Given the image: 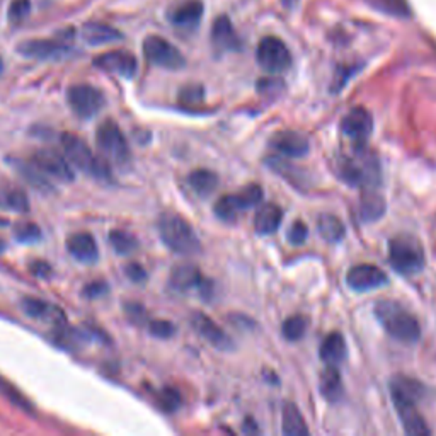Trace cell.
I'll return each instance as SVG.
<instances>
[{"label":"cell","mask_w":436,"mask_h":436,"mask_svg":"<svg viewBox=\"0 0 436 436\" xmlns=\"http://www.w3.org/2000/svg\"><path fill=\"white\" fill-rule=\"evenodd\" d=\"M375 315L393 340L410 345L421 337V325H419L418 319L399 303L382 300L376 303Z\"/></svg>","instance_id":"6da1fadb"},{"label":"cell","mask_w":436,"mask_h":436,"mask_svg":"<svg viewBox=\"0 0 436 436\" xmlns=\"http://www.w3.org/2000/svg\"><path fill=\"white\" fill-rule=\"evenodd\" d=\"M60 142L63 152H65V157L70 160L72 166L87 172L96 179H111V164L103 155H94V152L82 138L75 133H63Z\"/></svg>","instance_id":"7a4b0ae2"},{"label":"cell","mask_w":436,"mask_h":436,"mask_svg":"<svg viewBox=\"0 0 436 436\" xmlns=\"http://www.w3.org/2000/svg\"><path fill=\"white\" fill-rule=\"evenodd\" d=\"M159 234L172 252L191 256L200 251V239L193 227L177 213H164L159 218Z\"/></svg>","instance_id":"3957f363"},{"label":"cell","mask_w":436,"mask_h":436,"mask_svg":"<svg viewBox=\"0 0 436 436\" xmlns=\"http://www.w3.org/2000/svg\"><path fill=\"white\" fill-rule=\"evenodd\" d=\"M340 174L346 183L365 189H376L382 181L379 160L374 154L365 150V147H358L357 154L345 159L341 164Z\"/></svg>","instance_id":"277c9868"},{"label":"cell","mask_w":436,"mask_h":436,"mask_svg":"<svg viewBox=\"0 0 436 436\" xmlns=\"http://www.w3.org/2000/svg\"><path fill=\"white\" fill-rule=\"evenodd\" d=\"M389 261L399 274L413 276L425 268V251L416 237L401 234L389 242Z\"/></svg>","instance_id":"5b68a950"},{"label":"cell","mask_w":436,"mask_h":436,"mask_svg":"<svg viewBox=\"0 0 436 436\" xmlns=\"http://www.w3.org/2000/svg\"><path fill=\"white\" fill-rule=\"evenodd\" d=\"M96 142L101 150V155H103L111 166H128L131 160L128 140H126L120 126L116 125V121L106 120L101 123L99 128L96 131Z\"/></svg>","instance_id":"8992f818"},{"label":"cell","mask_w":436,"mask_h":436,"mask_svg":"<svg viewBox=\"0 0 436 436\" xmlns=\"http://www.w3.org/2000/svg\"><path fill=\"white\" fill-rule=\"evenodd\" d=\"M256 58L262 70L274 75L283 74L291 65L290 50L276 36L262 38L259 45H257Z\"/></svg>","instance_id":"52a82bcc"},{"label":"cell","mask_w":436,"mask_h":436,"mask_svg":"<svg viewBox=\"0 0 436 436\" xmlns=\"http://www.w3.org/2000/svg\"><path fill=\"white\" fill-rule=\"evenodd\" d=\"M143 55L150 63L167 70H179L186 65L183 53L166 38L150 35L143 40Z\"/></svg>","instance_id":"ba28073f"},{"label":"cell","mask_w":436,"mask_h":436,"mask_svg":"<svg viewBox=\"0 0 436 436\" xmlns=\"http://www.w3.org/2000/svg\"><path fill=\"white\" fill-rule=\"evenodd\" d=\"M67 101H69L72 111L79 118H92L96 116L101 109L104 108L106 99L103 91L89 84H75L67 92Z\"/></svg>","instance_id":"9c48e42d"},{"label":"cell","mask_w":436,"mask_h":436,"mask_svg":"<svg viewBox=\"0 0 436 436\" xmlns=\"http://www.w3.org/2000/svg\"><path fill=\"white\" fill-rule=\"evenodd\" d=\"M18 53L41 62H60L70 57L72 48L55 40H24L18 45Z\"/></svg>","instance_id":"30bf717a"},{"label":"cell","mask_w":436,"mask_h":436,"mask_svg":"<svg viewBox=\"0 0 436 436\" xmlns=\"http://www.w3.org/2000/svg\"><path fill=\"white\" fill-rule=\"evenodd\" d=\"M31 162L43 172L45 176L55 177V179L63 181V183H69L74 181L75 172L72 169V164L69 159L63 157L62 154H58L57 150L52 149H40L33 154Z\"/></svg>","instance_id":"8fae6325"},{"label":"cell","mask_w":436,"mask_h":436,"mask_svg":"<svg viewBox=\"0 0 436 436\" xmlns=\"http://www.w3.org/2000/svg\"><path fill=\"white\" fill-rule=\"evenodd\" d=\"M342 135L357 147H365L367 140L374 131V118L365 108H354L346 114L341 125Z\"/></svg>","instance_id":"7c38bea8"},{"label":"cell","mask_w":436,"mask_h":436,"mask_svg":"<svg viewBox=\"0 0 436 436\" xmlns=\"http://www.w3.org/2000/svg\"><path fill=\"white\" fill-rule=\"evenodd\" d=\"M94 65L97 69L109 72V74H116L125 79L135 77L138 70L137 57L128 50H113V52L99 55V57L94 58Z\"/></svg>","instance_id":"4fadbf2b"},{"label":"cell","mask_w":436,"mask_h":436,"mask_svg":"<svg viewBox=\"0 0 436 436\" xmlns=\"http://www.w3.org/2000/svg\"><path fill=\"white\" fill-rule=\"evenodd\" d=\"M346 283L354 291H370L387 283V274L374 264L353 266L346 274Z\"/></svg>","instance_id":"5bb4252c"},{"label":"cell","mask_w":436,"mask_h":436,"mask_svg":"<svg viewBox=\"0 0 436 436\" xmlns=\"http://www.w3.org/2000/svg\"><path fill=\"white\" fill-rule=\"evenodd\" d=\"M191 324L194 331L200 334L203 340L208 341L213 348L222 351L232 350L230 337H228L227 334L223 332V329L220 328L215 320H211L208 315H205L203 312H196V314H193L191 317Z\"/></svg>","instance_id":"9a60e30c"},{"label":"cell","mask_w":436,"mask_h":436,"mask_svg":"<svg viewBox=\"0 0 436 436\" xmlns=\"http://www.w3.org/2000/svg\"><path fill=\"white\" fill-rule=\"evenodd\" d=\"M271 149L286 157H303L308 152V140L297 131H279L271 138Z\"/></svg>","instance_id":"2e32d148"},{"label":"cell","mask_w":436,"mask_h":436,"mask_svg":"<svg viewBox=\"0 0 436 436\" xmlns=\"http://www.w3.org/2000/svg\"><path fill=\"white\" fill-rule=\"evenodd\" d=\"M21 307H23L24 314L29 317H35V319L46 320V323L53 324L55 328H60L65 324V315L58 307L52 306L46 300L36 298V297H24L21 300Z\"/></svg>","instance_id":"e0dca14e"},{"label":"cell","mask_w":436,"mask_h":436,"mask_svg":"<svg viewBox=\"0 0 436 436\" xmlns=\"http://www.w3.org/2000/svg\"><path fill=\"white\" fill-rule=\"evenodd\" d=\"M393 406H396L397 414H399L402 426H404V431L410 436H427L431 435V430L427 427L426 421L423 419L421 414L418 413L416 404L409 401H399V399H392Z\"/></svg>","instance_id":"ac0fdd59"},{"label":"cell","mask_w":436,"mask_h":436,"mask_svg":"<svg viewBox=\"0 0 436 436\" xmlns=\"http://www.w3.org/2000/svg\"><path fill=\"white\" fill-rule=\"evenodd\" d=\"M67 249L80 262H96L99 257V247L96 239L89 232H75L67 239Z\"/></svg>","instance_id":"d6986e66"},{"label":"cell","mask_w":436,"mask_h":436,"mask_svg":"<svg viewBox=\"0 0 436 436\" xmlns=\"http://www.w3.org/2000/svg\"><path fill=\"white\" fill-rule=\"evenodd\" d=\"M169 283H171V286L176 291H181V294L205 286V279H203L200 269L193 264H186V262L172 268Z\"/></svg>","instance_id":"ffe728a7"},{"label":"cell","mask_w":436,"mask_h":436,"mask_svg":"<svg viewBox=\"0 0 436 436\" xmlns=\"http://www.w3.org/2000/svg\"><path fill=\"white\" fill-rule=\"evenodd\" d=\"M82 38L87 45L99 46V45H108V43H114V41L123 40V33L106 23H99V21H89V23H86L82 26Z\"/></svg>","instance_id":"44dd1931"},{"label":"cell","mask_w":436,"mask_h":436,"mask_svg":"<svg viewBox=\"0 0 436 436\" xmlns=\"http://www.w3.org/2000/svg\"><path fill=\"white\" fill-rule=\"evenodd\" d=\"M203 11H205V7H203L201 0H188V2L176 7V9L169 14V19H171V23L176 24V26L191 29L200 24Z\"/></svg>","instance_id":"7402d4cb"},{"label":"cell","mask_w":436,"mask_h":436,"mask_svg":"<svg viewBox=\"0 0 436 436\" xmlns=\"http://www.w3.org/2000/svg\"><path fill=\"white\" fill-rule=\"evenodd\" d=\"M283 211L274 203H266L257 210L256 217H254V228L259 235H271L278 230L281 225Z\"/></svg>","instance_id":"603a6c76"},{"label":"cell","mask_w":436,"mask_h":436,"mask_svg":"<svg viewBox=\"0 0 436 436\" xmlns=\"http://www.w3.org/2000/svg\"><path fill=\"white\" fill-rule=\"evenodd\" d=\"M320 359L325 365H334L337 367L340 363L345 362L348 350H346V341L342 337L341 332H331L324 337L323 345L319 350Z\"/></svg>","instance_id":"cb8c5ba5"},{"label":"cell","mask_w":436,"mask_h":436,"mask_svg":"<svg viewBox=\"0 0 436 436\" xmlns=\"http://www.w3.org/2000/svg\"><path fill=\"white\" fill-rule=\"evenodd\" d=\"M211 41L217 48L222 50H237L239 46V40H237V35L234 31V26H232L230 19L227 16H218L215 19L213 28H211Z\"/></svg>","instance_id":"d4e9b609"},{"label":"cell","mask_w":436,"mask_h":436,"mask_svg":"<svg viewBox=\"0 0 436 436\" xmlns=\"http://www.w3.org/2000/svg\"><path fill=\"white\" fill-rule=\"evenodd\" d=\"M391 393L392 399L409 401L416 404L423 397V385L406 375H396L391 380Z\"/></svg>","instance_id":"484cf974"},{"label":"cell","mask_w":436,"mask_h":436,"mask_svg":"<svg viewBox=\"0 0 436 436\" xmlns=\"http://www.w3.org/2000/svg\"><path fill=\"white\" fill-rule=\"evenodd\" d=\"M319 389H320V392H323V396L329 402L341 401L342 393H345V387H342V380H341L337 367L328 365L324 368V371L320 374Z\"/></svg>","instance_id":"4316f807"},{"label":"cell","mask_w":436,"mask_h":436,"mask_svg":"<svg viewBox=\"0 0 436 436\" xmlns=\"http://www.w3.org/2000/svg\"><path fill=\"white\" fill-rule=\"evenodd\" d=\"M387 210L382 194L376 193V189H365L362 200H359V215L365 222L379 220Z\"/></svg>","instance_id":"83f0119b"},{"label":"cell","mask_w":436,"mask_h":436,"mask_svg":"<svg viewBox=\"0 0 436 436\" xmlns=\"http://www.w3.org/2000/svg\"><path fill=\"white\" fill-rule=\"evenodd\" d=\"M281 421H283V433L288 436H307L308 427L303 421V416L300 414L298 408L291 402H286L283 406L281 413Z\"/></svg>","instance_id":"f1b7e54d"},{"label":"cell","mask_w":436,"mask_h":436,"mask_svg":"<svg viewBox=\"0 0 436 436\" xmlns=\"http://www.w3.org/2000/svg\"><path fill=\"white\" fill-rule=\"evenodd\" d=\"M188 183L193 188V191L200 196H208L217 189L218 176L208 169H196L188 177Z\"/></svg>","instance_id":"f546056e"},{"label":"cell","mask_w":436,"mask_h":436,"mask_svg":"<svg viewBox=\"0 0 436 436\" xmlns=\"http://www.w3.org/2000/svg\"><path fill=\"white\" fill-rule=\"evenodd\" d=\"M317 230H319V234L323 235L328 242L332 244L340 242V240L345 239L346 234L345 223H342L337 217L329 213L320 215L319 220H317Z\"/></svg>","instance_id":"4dcf8cb0"},{"label":"cell","mask_w":436,"mask_h":436,"mask_svg":"<svg viewBox=\"0 0 436 436\" xmlns=\"http://www.w3.org/2000/svg\"><path fill=\"white\" fill-rule=\"evenodd\" d=\"M108 240L114 249V252L120 254V256H130V254H133L138 249L137 237L131 235L126 230H120V228H114V230L109 232Z\"/></svg>","instance_id":"1f68e13d"},{"label":"cell","mask_w":436,"mask_h":436,"mask_svg":"<svg viewBox=\"0 0 436 436\" xmlns=\"http://www.w3.org/2000/svg\"><path fill=\"white\" fill-rule=\"evenodd\" d=\"M244 210H247V208H245L242 200H240L239 193L225 194V196H222L217 203H215V213H217L218 218L225 220V222L234 220L237 215Z\"/></svg>","instance_id":"d6a6232c"},{"label":"cell","mask_w":436,"mask_h":436,"mask_svg":"<svg viewBox=\"0 0 436 436\" xmlns=\"http://www.w3.org/2000/svg\"><path fill=\"white\" fill-rule=\"evenodd\" d=\"M374 9L384 11L385 14L396 16V18H408L409 6L406 0H367Z\"/></svg>","instance_id":"836d02e7"},{"label":"cell","mask_w":436,"mask_h":436,"mask_svg":"<svg viewBox=\"0 0 436 436\" xmlns=\"http://www.w3.org/2000/svg\"><path fill=\"white\" fill-rule=\"evenodd\" d=\"M283 336L286 337L288 341H298L306 336L307 331V323L302 315H291L281 325Z\"/></svg>","instance_id":"e575fe53"},{"label":"cell","mask_w":436,"mask_h":436,"mask_svg":"<svg viewBox=\"0 0 436 436\" xmlns=\"http://www.w3.org/2000/svg\"><path fill=\"white\" fill-rule=\"evenodd\" d=\"M14 235L19 242L23 244H35L41 239V230L36 223L33 222H19L14 227Z\"/></svg>","instance_id":"d590c367"},{"label":"cell","mask_w":436,"mask_h":436,"mask_svg":"<svg viewBox=\"0 0 436 436\" xmlns=\"http://www.w3.org/2000/svg\"><path fill=\"white\" fill-rule=\"evenodd\" d=\"M19 172L24 176V179L29 181L33 186H36V188L41 189H50V183H48V177H46L43 172L38 169L33 162H23L19 166Z\"/></svg>","instance_id":"8d00e7d4"},{"label":"cell","mask_w":436,"mask_h":436,"mask_svg":"<svg viewBox=\"0 0 436 436\" xmlns=\"http://www.w3.org/2000/svg\"><path fill=\"white\" fill-rule=\"evenodd\" d=\"M6 205L11 210L18 211V213H26L29 211V200L21 189H9L6 193Z\"/></svg>","instance_id":"74e56055"},{"label":"cell","mask_w":436,"mask_h":436,"mask_svg":"<svg viewBox=\"0 0 436 436\" xmlns=\"http://www.w3.org/2000/svg\"><path fill=\"white\" fill-rule=\"evenodd\" d=\"M181 402H183V399H181V393L172 387H166L162 392L159 393L160 408H162L164 410H167V413L176 410L181 406Z\"/></svg>","instance_id":"f35d334b"},{"label":"cell","mask_w":436,"mask_h":436,"mask_svg":"<svg viewBox=\"0 0 436 436\" xmlns=\"http://www.w3.org/2000/svg\"><path fill=\"white\" fill-rule=\"evenodd\" d=\"M31 11V0H12L9 4V11H7V18L12 23H19L23 21Z\"/></svg>","instance_id":"ab89813d"},{"label":"cell","mask_w":436,"mask_h":436,"mask_svg":"<svg viewBox=\"0 0 436 436\" xmlns=\"http://www.w3.org/2000/svg\"><path fill=\"white\" fill-rule=\"evenodd\" d=\"M239 196L245 208H251V206H256L257 203L262 201V189L259 184H249L244 189H240Z\"/></svg>","instance_id":"60d3db41"},{"label":"cell","mask_w":436,"mask_h":436,"mask_svg":"<svg viewBox=\"0 0 436 436\" xmlns=\"http://www.w3.org/2000/svg\"><path fill=\"white\" fill-rule=\"evenodd\" d=\"M203 96H205V91H203L201 86L198 84H191V86H186L181 89L179 92V101L183 104H198L203 101Z\"/></svg>","instance_id":"b9f144b4"},{"label":"cell","mask_w":436,"mask_h":436,"mask_svg":"<svg viewBox=\"0 0 436 436\" xmlns=\"http://www.w3.org/2000/svg\"><path fill=\"white\" fill-rule=\"evenodd\" d=\"M149 331L152 336L159 337V340H167V337H171L172 334L176 332V328H174V324L169 323V320L157 319V320H152V323L149 324Z\"/></svg>","instance_id":"7bdbcfd3"},{"label":"cell","mask_w":436,"mask_h":436,"mask_svg":"<svg viewBox=\"0 0 436 436\" xmlns=\"http://www.w3.org/2000/svg\"><path fill=\"white\" fill-rule=\"evenodd\" d=\"M286 237H288V242H290L291 245H302L308 237V228L306 227V223L295 222L294 225L290 227V230H288Z\"/></svg>","instance_id":"ee69618b"},{"label":"cell","mask_w":436,"mask_h":436,"mask_svg":"<svg viewBox=\"0 0 436 436\" xmlns=\"http://www.w3.org/2000/svg\"><path fill=\"white\" fill-rule=\"evenodd\" d=\"M126 274H128V278L135 283H142L143 279L147 278L145 269H143L140 264H137V262H131V264L126 266Z\"/></svg>","instance_id":"f6af8a7d"},{"label":"cell","mask_w":436,"mask_h":436,"mask_svg":"<svg viewBox=\"0 0 436 436\" xmlns=\"http://www.w3.org/2000/svg\"><path fill=\"white\" fill-rule=\"evenodd\" d=\"M106 290H108V285H106L104 281H94V283H89L84 294H86L87 297L96 298V297H99V295L106 294Z\"/></svg>","instance_id":"bcb514c9"},{"label":"cell","mask_w":436,"mask_h":436,"mask_svg":"<svg viewBox=\"0 0 436 436\" xmlns=\"http://www.w3.org/2000/svg\"><path fill=\"white\" fill-rule=\"evenodd\" d=\"M31 271H33V274H35V276L48 278L50 273H52V268H50L46 262L38 261V262H33V264H31Z\"/></svg>","instance_id":"7dc6e473"},{"label":"cell","mask_w":436,"mask_h":436,"mask_svg":"<svg viewBox=\"0 0 436 436\" xmlns=\"http://www.w3.org/2000/svg\"><path fill=\"white\" fill-rule=\"evenodd\" d=\"M281 4L286 7V9H294V7L298 4V0H281Z\"/></svg>","instance_id":"c3c4849f"},{"label":"cell","mask_w":436,"mask_h":436,"mask_svg":"<svg viewBox=\"0 0 436 436\" xmlns=\"http://www.w3.org/2000/svg\"><path fill=\"white\" fill-rule=\"evenodd\" d=\"M4 72V60H2V57H0V74H2Z\"/></svg>","instance_id":"681fc988"}]
</instances>
